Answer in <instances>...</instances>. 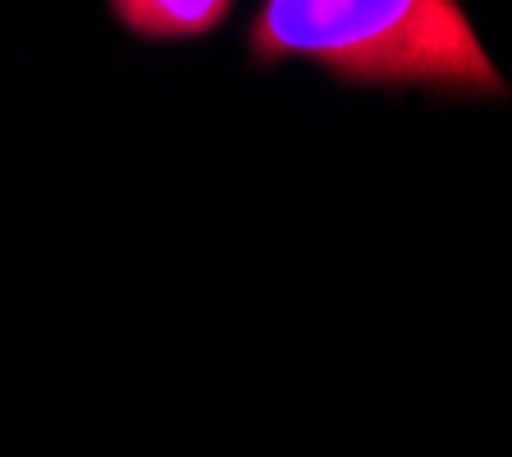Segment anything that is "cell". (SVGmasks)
Returning a JSON list of instances; mask_svg holds the SVG:
<instances>
[{"mask_svg": "<svg viewBox=\"0 0 512 457\" xmlns=\"http://www.w3.org/2000/svg\"><path fill=\"white\" fill-rule=\"evenodd\" d=\"M256 55H311L371 83L499 92L490 55L453 0H266Z\"/></svg>", "mask_w": 512, "mask_h": 457, "instance_id": "cell-1", "label": "cell"}, {"mask_svg": "<svg viewBox=\"0 0 512 457\" xmlns=\"http://www.w3.org/2000/svg\"><path fill=\"white\" fill-rule=\"evenodd\" d=\"M234 0H115V14L142 37H197L229 14Z\"/></svg>", "mask_w": 512, "mask_h": 457, "instance_id": "cell-2", "label": "cell"}]
</instances>
